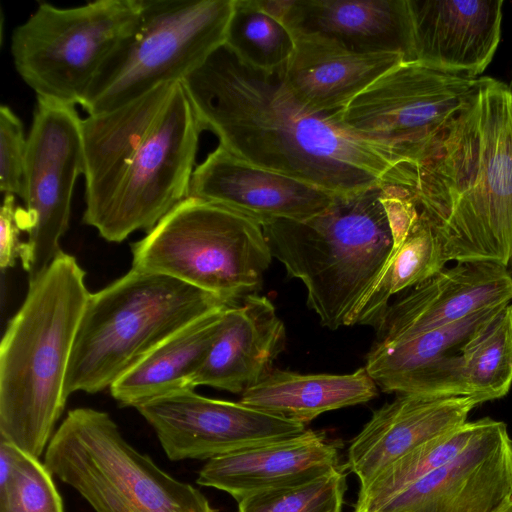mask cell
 <instances>
[{
	"instance_id": "obj_26",
	"label": "cell",
	"mask_w": 512,
	"mask_h": 512,
	"mask_svg": "<svg viewBox=\"0 0 512 512\" xmlns=\"http://www.w3.org/2000/svg\"><path fill=\"white\" fill-rule=\"evenodd\" d=\"M376 394L377 385L365 367L341 375L271 370L244 391L239 402L305 425L322 413L366 403Z\"/></svg>"
},
{
	"instance_id": "obj_11",
	"label": "cell",
	"mask_w": 512,
	"mask_h": 512,
	"mask_svg": "<svg viewBox=\"0 0 512 512\" xmlns=\"http://www.w3.org/2000/svg\"><path fill=\"white\" fill-rule=\"evenodd\" d=\"M201 132L178 82L94 227L102 238L119 243L135 231L148 233L188 197Z\"/></svg>"
},
{
	"instance_id": "obj_31",
	"label": "cell",
	"mask_w": 512,
	"mask_h": 512,
	"mask_svg": "<svg viewBox=\"0 0 512 512\" xmlns=\"http://www.w3.org/2000/svg\"><path fill=\"white\" fill-rule=\"evenodd\" d=\"M0 512H64L52 474L39 458L0 439Z\"/></svg>"
},
{
	"instance_id": "obj_1",
	"label": "cell",
	"mask_w": 512,
	"mask_h": 512,
	"mask_svg": "<svg viewBox=\"0 0 512 512\" xmlns=\"http://www.w3.org/2000/svg\"><path fill=\"white\" fill-rule=\"evenodd\" d=\"M180 83L201 130L251 165L342 198L395 180L399 167L384 154L301 105L279 72L246 65L224 44Z\"/></svg>"
},
{
	"instance_id": "obj_30",
	"label": "cell",
	"mask_w": 512,
	"mask_h": 512,
	"mask_svg": "<svg viewBox=\"0 0 512 512\" xmlns=\"http://www.w3.org/2000/svg\"><path fill=\"white\" fill-rule=\"evenodd\" d=\"M224 45L246 65L281 72L295 46L289 29L263 11L257 0H234Z\"/></svg>"
},
{
	"instance_id": "obj_17",
	"label": "cell",
	"mask_w": 512,
	"mask_h": 512,
	"mask_svg": "<svg viewBox=\"0 0 512 512\" xmlns=\"http://www.w3.org/2000/svg\"><path fill=\"white\" fill-rule=\"evenodd\" d=\"M503 4L502 0H408L412 61L445 73L480 77L500 42Z\"/></svg>"
},
{
	"instance_id": "obj_14",
	"label": "cell",
	"mask_w": 512,
	"mask_h": 512,
	"mask_svg": "<svg viewBox=\"0 0 512 512\" xmlns=\"http://www.w3.org/2000/svg\"><path fill=\"white\" fill-rule=\"evenodd\" d=\"M511 497L512 439L504 422L486 417L457 456L374 512H494Z\"/></svg>"
},
{
	"instance_id": "obj_12",
	"label": "cell",
	"mask_w": 512,
	"mask_h": 512,
	"mask_svg": "<svg viewBox=\"0 0 512 512\" xmlns=\"http://www.w3.org/2000/svg\"><path fill=\"white\" fill-rule=\"evenodd\" d=\"M81 122L75 105L37 96L27 135L22 211L28 239L20 257L29 280L62 251L59 244L69 227L74 186L84 173Z\"/></svg>"
},
{
	"instance_id": "obj_2",
	"label": "cell",
	"mask_w": 512,
	"mask_h": 512,
	"mask_svg": "<svg viewBox=\"0 0 512 512\" xmlns=\"http://www.w3.org/2000/svg\"><path fill=\"white\" fill-rule=\"evenodd\" d=\"M404 185L444 259L508 267L512 255V80L480 77L470 103Z\"/></svg>"
},
{
	"instance_id": "obj_16",
	"label": "cell",
	"mask_w": 512,
	"mask_h": 512,
	"mask_svg": "<svg viewBox=\"0 0 512 512\" xmlns=\"http://www.w3.org/2000/svg\"><path fill=\"white\" fill-rule=\"evenodd\" d=\"M188 197L223 206L260 225L311 218L336 198L299 180L251 165L219 145L195 167Z\"/></svg>"
},
{
	"instance_id": "obj_21",
	"label": "cell",
	"mask_w": 512,
	"mask_h": 512,
	"mask_svg": "<svg viewBox=\"0 0 512 512\" xmlns=\"http://www.w3.org/2000/svg\"><path fill=\"white\" fill-rule=\"evenodd\" d=\"M280 21L292 35H315L357 53L412 61L408 0H286Z\"/></svg>"
},
{
	"instance_id": "obj_13",
	"label": "cell",
	"mask_w": 512,
	"mask_h": 512,
	"mask_svg": "<svg viewBox=\"0 0 512 512\" xmlns=\"http://www.w3.org/2000/svg\"><path fill=\"white\" fill-rule=\"evenodd\" d=\"M154 429L170 460L212 459L290 438L305 425L241 402L202 396L194 389L173 392L136 407Z\"/></svg>"
},
{
	"instance_id": "obj_7",
	"label": "cell",
	"mask_w": 512,
	"mask_h": 512,
	"mask_svg": "<svg viewBox=\"0 0 512 512\" xmlns=\"http://www.w3.org/2000/svg\"><path fill=\"white\" fill-rule=\"evenodd\" d=\"M132 268L175 278L226 304L256 293L273 258L262 226L187 197L131 245Z\"/></svg>"
},
{
	"instance_id": "obj_8",
	"label": "cell",
	"mask_w": 512,
	"mask_h": 512,
	"mask_svg": "<svg viewBox=\"0 0 512 512\" xmlns=\"http://www.w3.org/2000/svg\"><path fill=\"white\" fill-rule=\"evenodd\" d=\"M234 0H140L133 30L106 59L81 106L116 110L155 88L181 82L225 42Z\"/></svg>"
},
{
	"instance_id": "obj_6",
	"label": "cell",
	"mask_w": 512,
	"mask_h": 512,
	"mask_svg": "<svg viewBox=\"0 0 512 512\" xmlns=\"http://www.w3.org/2000/svg\"><path fill=\"white\" fill-rule=\"evenodd\" d=\"M44 464L96 512H218L205 495L132 447L106 412L70 410Z\"/></svg>"
},
{
	"instance_id": "obj_32",
	"label": "cell",
	"mask_w": 512,
	"mask_h": 512,
	"mask_svg": "<svg viewBox=\"0 0 512 512\" xmlns=\"http://www.w3.org/2000/svg\"><path fill=\"white\" fill-rule=\"evenodd\" d=\"M346 466L305 483L251 494L238 512H342L347 490Z\"/></svg>"
},
{
	"instance_id": "obj_36",
	"label": "cell",
	"mask_w": 512,
	"mask_h": 512,
	"mask_svg": "<svg viewBox=\"0 0 512 512\" xmlns=\"http://www.w3.org/2000/svg\"><path fill=\"white\" fill-rule=\"evenodd\" d=\"M508 271L510 272V274L512 275V255H511V258H510V261H509V264H508Z\"/></svg>"
},
{
	"instance_id": "obj_23",
	"label": "cell",
	"mask_w": 512,
	"mask_h": 512,
	"mask_svg": "<svg viewBox=\"0 0 512 512\" xmlns=\"http://www.w3.org/2000/svg\"><path fill=\"white\" fill-rule=\"evenodd\" d=\"M293 37V53L279 74L293 97L319 115L340 112L378 77L405 62L396 53H357L323 37Z\"/></svg>"
},
{
	"instance_id": "obj_9",
	"label": "cell",
	"mask_w": 512,
	"mask_h": 512,
	"mask_svg": "<svg viewBox=\"0 0 512 512\" xmlns=\"http://www.w3.org/2000/svg\"><path fill=\"white\" fill-rule=\"evenodd\" d=\"M480 77L401 62L378 77L343 110L330 115L340 129L397 167L425 161L470 103Z\"/></svg>"
},
{
	"instance_id": "obj_19",
	"label": "cell",
	"mask_w": 512,
	"mask_h": 512,
	"mask_svg": "<svg viewBox=\"0 0 512 512\" xmlns=\"http://www.w3.org/2000/svg\"><path fill=\"white\" fill-rule=\"evenodd\" d=\"M340 465L338 446L325 432L306 429L290 438L209 459L196 482L225 491L239 502L251 494L314 480Z\"/></svg>"
},
{
	"instance_id": "obj_18",
	"label": "cell",
	"mask_w": 512,
	"mask_h": 512,
	"mask_svg": "<svg viewBox=\"0 0 512 512\" xmlns=\"http://www.w3.org/2000/svg\"><path fill=\"white\" fill-rule=\"evenodd\" d=\"M484 403L471 396L398 394L375 410L350 442L346 468L365 488L386 466L417 446L464 424Z\"/></svg>"
},
{
	"instance_id": "obj_35",
	"label": "cell",
	"mask_w": 512,
	"mask_h": 512,
	"mask_svg": "<svg viewBox=\"0 0 512 512\" xmlns=\"http://www.w3.org/2000/svg\"><path fill=\"white\" fill-rule=\"evenodd\" d=\"M494 512H512V497L505 501Z\"/></svg>"
},
{
	"instance_id": "obj_25",
	"label": "cell",
	"mask_w": 512,
	"mask_h": 512,
	"mask_svg": "<svg viewBox=\"0 0 512 512\" xmlns=\"http://www.w3.org/2000/svg\"><path fill=\"white\" fill-rule=\"evenodd\" d=\"M228 306L205 314L161 343L109 388L113 398L122 406L136 408L193 389L192 379L219 333Z\"/></svg>"
},
{
	"instance_id": "obj_10",
	"label": "cell",
	"mask_w": 512,
	"mask_h": 512,
	"mask_svg": "<svg viewBox=\"0 0 512 512\" xmlns=\"http://www.w3.org/2000/svg\"><path fill=\"white\" fill-rule=\"evenodd\" d=\"M140 0H98L76 7L41 2L12 33L11 54L36 96L82 103L102 65L135 27Z\"/></svg>"
},
{
	"instance_id": "obj_27",
	"label": "cell",
	"mask_w": 512,
	"mask_h": 512,
	"mask_svg": "<svg viewBox=\"0 0 512 512\" xmlns=\"http://www.w3.org/2000/svg\"><path fill=\"white\" fill-rule=\"evenodd\" d=\"M505 306L482 310L451 325L405 340L375 342L364 367L382 391L395 393L398 386L412 375L459 353L470 338Z\"/></svg>"
},
{
	"instance_id": "obj_15",
	"label": "cell",
	"mask_w": 512,
	"mask_h": 512,
	"mask_svg": "<svg viewBox=\"0 0 512 512\" xmlns=\"http://www.w3.org/2000/svg\"><path fill=\"white\" fill-rule=\"evenodd\" d=\"M511 301L507 267L489 261L456 262L389 304L376 342L405 340Z\"/></svg>"
},
{
	"instance_id": "obj_34",
	"label": "cell",
	"mask_w": 512,
	"mask_h": 512,
	"mask_svg": "<svg viewBox=\"0 0 512 512\" xmlns=\"http://www.w3.org/2000/svg\"><path fill=\"white\" fill-rule=\"evenodd\" d=\"M24 231L22 208L16 205L15 196L5 194L0 210V267L2 270L14 266L21 257L24 242L19 239Z\"/></svg>"
},
{
	"instance_id": "obj_4",
	"label": "cell",
	"mask_w": 512,
	"mask_h": 512,
	"mask_svg": "<svg viewBox=\"0 0 512 512\" xmlns=\"http://www.w3.org/2000/svg\"><path fill=\"white\" fill-rule=\"evenodd\" d=\"M389 183L336 197L305 220L261 225L272 256L303 283L308 307L329 329L352 325L392 249Z\"/></svg>"
},
{
	"instance_id": "obj_5",
	"label": "cell",
	"mask_w": 512,
	"mask_h": 512,
	"mask_svg": "<svg viewBox=\"0 0 512 512\" xmlns=\"http://www.w3.org/2000/svg\"><path fill=\"white\" fill-rule=\"evenodd\" d=\"M225 305L175 278L131 268L89 293L66 373V399L110 388L169 337Z\"/></svg>"
},
{
	"instance_id": "obj_3",
	"label": "cell",
	"mask_w": 512,
	"mask_h": 512,
	"mask_svg": "<svg viewBox=\"0 0 512 512\" xmlns=\"http://www.w3.org/2000/svg\"><path fill=\"white\" fill-rule=\"evenodd\" d=\"M85 271L61 251L36 278L0 345V439L40 458L61 416L68 364L89 296Z\"/></svg>"
},
{
	"instance_id": "obj_22",
	"label": "cell",
	"mask_w": 512,
	"mask_h": 512,
	"mask_svg": "<svg viewBox=\"0 0 512 512\" xmlns=\"http://www.w3.org/2000/svg\"><path fill=\"white\" fill-rule=\"evenodd\" d=\"M177 83L163 84L116 110L82 119L85 224L94 228L102 217L129 162Z\"/></svg>"
},
{
	"instance_id": "obj_29",
	"label": "cell",
	"mask_w": 512,
	"mask_h": 512,
	"mask_svg": "<svg viewBox=\"0 0 512 512\" xmlns=\"http://www.w3.org/2000/svg\"><path fill=\"white\" fill-rule=\"evenodd\" d=\"M485 420L486 417L466 421L393 461L365 488L359 489L354 512H374L390 498L453 459L478 434Z\"/></svg>"
},
{
	"instance_id": "obj_33",
	"label": "cell",
	"mask_w": 512,
	"mask_h": 512,
	"mask_svg": "<svg viewBox=\"0 0 512 512\" xmlns=\"http://www.w3.org/2000/svg\"><path fill=\"white\" fill-rule=\"evenodd\" d=\"M27 136L20 118L7 105L0 107V190L25 196Z\"/></svg>"
},
{
	"instance_id": "obj_28",
	"label": "cell",
	"mask_w": 512,
	"mask_h": 512,
	"mask_svg": "<svg viewBox=\"0 0 512 512\" xmlns=\"http://www.w3.org/2000/svg\"><path fill=\"white\" fill-rule=\"evenodd\" d=\"M445 264L442 245L419 212L408 234L400 241H393L384 267L356 310L352 325L378 328L392 296L428 280L443 270Z\"/></svg>"
},
{
	"instance_id": "obj_24",
	"label": "cell",
	"mask_w": 512,
	"mask_h": 512,
	"mask_svg": "<svg viewBox=\"0 0 512 512\" xmlns=\"http://www.w3.org/2000/svg\"><path fill=\"white\" fill-rule=\"evenodd\" d=\"M512 386V305H506L453 356L403 381L397 394L471 396L483 402L505 396Z\"/></svg>"
},
{
	"instance_id": "obj_20",
	"label": "cell",
	"mask_w": 512,
	"mask_h": 512,
	"mask_svg": "<svg viewBox=\"0 0 512 512\" xmlns=\"http://www.w3.org/2000/svg\"><path fill=\"white\" fill-rule=\"evenodd\" d=\"M285 345V325L265 296L249 294L228 306L192 388L207 385L243 393L271 370Z\"/></svg>"
}]
</instances>
